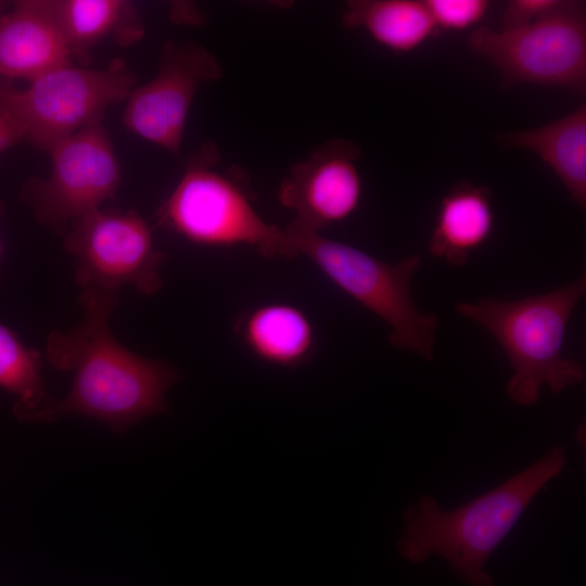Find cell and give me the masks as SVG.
<instances>
[{"label": "cell", "mask_w": 586, "mask_h": 586, "mask_svg": "<svg viewBox=\"0 0 586 586\" xmlns=\"http://www.w3.org/2000/svg\"><path fill=\"white\" fill-rule=\"evenodd\" d=\"M118 302L116 291L81 290L82 319L68 331L51 332L46 345L50 365L73 372L71 390L24 422L82 416L123 434L142 419L169 410L165 395L180 374L168 362L133 353L115 337L110 317Z\"/></svg>", "instance_id": "cell-1"}, {"label": "cell", "mask_w": 586, "mask_h": 586, "mask_svg": "<svg viewBox=\"0 0 586 586\" xmlns=\"http://www.w3.org/2000/svg\"><path fill=\"white\" fill-rule=\"evenodd\" d=\"M565 450L555 447L530 467L454 510H444L429 495L405 512L397 540L400 556L421 563L443 557L467 586H495L484 568L534 497L565 464Z\"/></svg>", "instance_id": "cell-2"}, {"label": "cell", "mask_w": 586, "mask_h": 586, "mask_svg": "<svg viewBox=\"0 0 586 586\" xmlns=\"http://www.w3.org/2000/svg\"><path fill=\"white\" fill-rule=\"evenodd\" d=\"M586 291V276L558 290L517 301L482 298L458 303L455 310L480 324L505 351L513 374L509 399L533 406L547 384L553 394L582 383L584 368L562 356L570 317Z\"/></svg>", "instance_id": "cell-3"}, {"label": "cell", "mask_w": 586, "mask_h": 586, "mask_svg": "<svg viewBox=\"0 0 586 586\" xmlns=\"http://www.w3.org/2000/svg\"><path fill=\"white\" fill-rule=\"evenodd\" d=\"M290 258L310 259L339 289L384 320L391 344L431 360L440 318L421 313L411 294V279L421 266L412 255L398 263L382 262L368 253L323 237L320 232L286 226Z\"/></svg>", "instance_id": "cell-4"}, {"label": "cell", "mask_w": 586, "mask_h": 586, "mask_svg": "<svg viewBox=\"0 0 586 586\" xmlns=\"http://www.w3.org/2000/svg\"><path fill=\"white\" fill-rule=\"evenodd\" d=\"M219 158L213 143L201 148L161 204L158 224L198 245H247L265 257L289 258L284 229L264 220L241 176L221 173L217 167Z\"/></svg>", "instance_id": "cell-5"}, {"label": "cell", "mask_w": 586, "mask_h": 586, "mask_svg": "<svg viewBox=\"0 0 586 586\" xmlns=\"http://www.w3.org/2000/svg\"><path fill=\"white\" fill-rule=\"evenodd\" d=\"M136 81L119 58L101 69L67 64L25 89L0 82V101L20 123L26 141L49 152L68 136L102 123L106 109L126 101Z\"/></svg>", "instance_id": "cell-6"}, {"label": "cell", "mask_w": 586, "mask_h": 586, "mask_svg": "<svg viewBox=\"0 0 586 586\" xmlns=\"http://www.w3.org/2000/svg\"><path fill=\"white\" fill-rule=\"evenodd\" d=\"M470 50L501 76L502 89L517 84L586 91L585 2L531 25L496 30L481 26L468 39Z\"/></svg>", "instance_id": "cell-7"}, {"label": "cell", "mask_w": 586, "mask_h": 586, "mask_svg": "<svg viewBox=\"0 0 586 586\" xmlns=\"http://www.w3.org/2000/svg\"><path fill=\"white\" fill-rule=\"evenodd\" d=\"M48 153L49 177H29L20 196L40 225L65 234L73 221L102 208L114 196L122 168L102 123L68 136Z\"/></svg>", "instance_id": "cell-8"}, {"label": "cell", "mask_w": 586, "mask_h": 586, "mask_svg": "<svg viewBox=\"0 0 586 586\" xmlns=\"http://www.w3.org/2000/svg\"><path fill=\"white\" fill-rule=\"evenodd\" d=\"M64 249L75 256V281L85 289L116 291L131 285L154 294L166 256L154 246L148 221L133 209L100 208L73 221Z\"/></svg>", "instance_id": "cell-9"}, {"label": "cell", "mask_w": 586, "mask_h": 586, "mask_svg": "<svg viewBox=\"0 0 586 586\" xmlns=\"http://www.w3.org/2000/svg\"><path fill=\"white\" fill-rule=\"evenodd\" d=\"M221 76L219 61L203 44L167 40L155 76L135 87L127 98L124 126L141 139L178 155L196 93Z\"/></svg>", "instance_id": "cell-10"}, {"label": "cell", "mask_w": 586, "mask_h": 586, "mask_svg": "<svg viewBox=\"0 0 586 586\" xmlns=\"http://www.w3.org/2000/svg\"><path fill=\"white\" fill-rule=\"evenodd\" d=\"M360 153L355 142L333 138L292 165L277 193L280 204L295 215L288 226L320 232L352 216L362 195Z\"/></svg>", "instance_id": "cell-11"}, {"label": "cell", "mask_w": 586, "mask_h": 586, "mask_svg": "<svg viewBox=\"0 0 586 586\" xmlns=\"http://www.w3.org/2000/svg\"><path fill=\"white\" fill-rule=\"evenodd\" d=\"M56 0H20L0 17V77L33 81L71 64Z\"/></svg>", "instance_id": "cell-12"}, {"label": "cell", "mask_w": 586, "mask_h": 586, "mask_svg": "<svg viewBox=\"0 0 586 586\" xmlns=\"http://www.w3.org/2000/svg\"><path fill=\"white\" fill-rule=\"evenodd\" d=\"M234 332L257 359L281 368L307 364L317 348L313 321L289 303H266L244 311Z\"/></svg>", "instance_id": "cell-13"}, {"label": "cell", "mask_w": 586, "mask_h": 586, "mask_svg": "<svg viewBox=\"0 0 586 586\" xmlns=\"http://www.w3.org/2000/svg\"><path fill=\"white\" fill-rule=\"evenodd\" d=\"M494 228L493 193L485 186L460 181L442 199L428 250L451 266L467 264Z\"/></svg>", "instance_id": "cell-14"}, {"label": "cell", "mask_w": 586, "mask_h": 586, "mask_svg": "<svg viewBox=\"0 0 586 586\" xmlns=\"http://www.w3.org/2000/svg\"><path fill=\"white\" fill-rule=\"evenodd\" d=\"M507 148L536 154L560 179L572 200L586 206V106L540 127L497 137Z\"/></svg>", "instance_id": "cell-15"}, {"label": "cell", "mask_w": 586, "mask_h": 586, "mask_svg": "<svg viewBox=\"0 0 586 586\" xmlns=\"http://www.w3.org/2000/svg\"><path fill=\"white\" fill-rule=\"evenodd\" d=\"M72 58L85 66L90 51L111 38L120 47L142 40L145 26L137 4L128 0H56Z\"/></svg>", "instance_id": "cell-16"}, {"label": "cell", "mask_w": 586, "mask_h": 586, "mask_svg": "<svg viewBox=\"0 0 586 586\" xmlns=\"http://www.w3.org/2000/svg\"><path fill=\"white\" fill-rule=\"evenodd\" d=\"M341 22L347 29H362L395 53H408L438 36L424 1L352 0Z\"/></svg>", "instance_id": "cell-17"}, {"label": "cell", "mask_w": 586, "mask_h": 586, "mask_svg": "<svg viewBox=\"0 0 586 586\" xmlns=\"http://www.w3.org/2000/svg\"><path fill=\"white\" fill-rule=\"evenodd\" d=\"M41 367L40 352L25 345L0 322V388L16 397L13 413L22 422L53 402L46 391Z\"/></svg>", "instance_id": "cell-18"}, {"label": "cell", "mask_w": 586, "mask_h": 586, "mask_svg": "<svg viewBox=\"0 0 586 586\" xmlns=\"http://www.w3.org/2000/svg\"><path fill=\"white\" fill-rule=\"evenodd\" d=\"M438 30H464L481 22L489 9L487 0H423Z\"/></svg>", "instance_id": "cell-19"}, {"label": "cell", "mask_w": 586, "mask_h": 586, "mask_svg": "<svg viewBox=\"0 0 586 586\" xmlns=\"http://www.w3.org/2000/svg\"><path fill=\"white\" fill-rule=\"evenodd\" d=\"M575 0H511L502 14V29H514L568 11L578 4Z\"/></svg>", "instance_id": "cell-20"}, {"label": "cell", "mask_w": 586, "mask_h": 586, "mask_svg": "<svg viewBox=\"0 0 586 586\" xmlns=\"http://www.w3.org/2000/svg\"><path fill=\"white\" fill-rule=\"evenodd\" d=\"M26 141L25 133L11 111L0 101V154Z\"/></svg>", "instance_id": "cell-21"}, {"label": "cell", "mask_w": 586, "mask_h": 586, "mask_svg": "<svg viewBox=\"0 0 586 586\" xmlns=\"http://www.w3.org/2000/svg\"><path fill=\"white\" fill-rule=\"evenodd\" d=\"M10 4L8 2L0 1V17L8 10Z\"/></svg>", "instance_id": "cell-22"}, {"label": "cell", "mask_w": 586, "mask_h": 586, "mask_svg": "<svg viewBox=\"0 0 586 586\" xmlns=\"http://www.w3.org/2000/svg\"><path fill=\"white\" fill-rule=\"evenodd\" d=\"M1 253H2V245H1V241H0V259H1Z\"/></svg>", "instance_id": "cell-23"}]
</instances>
